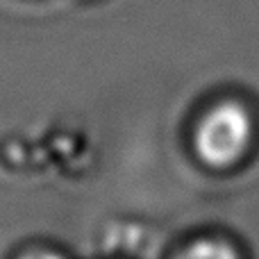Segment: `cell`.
I'll return each mask as SVG.
<instances>
[{
    "label": "cell",
    "mask_w": 259,
    "mask_h": 259,
    "mask_svg": "<svg viewBox=\"0 0 259 259\" xmlns=\"http://www.w3.org/2000/svg\"><path fill=\"white\" fill-rule=\"evenodd\" d=\"M252 143V118L239 103H221L202 116L193 146L202 164L228 168L243 159Z\"/></svg>",
    "instance_id": "cell-1"
},
{
    "label": "cell",
    "mask_w": 259,
    "mask_h": 259,
    "mask_svg": "<svg viewBox=\"0 0 259 259\" xmlns=\"http://www.w3.org/2000/svg\"><path fill=\"white\" fill-rule=\"evenodd\" d=\"M175 259H239V255L230 243L216 241V239H202V241L187 246Z\"/></svg>",
    "instance_id": "cell-2"
},
{
    "label": "cell",
    "mask_w": 259,
    "mask_h": 259,
    "mask_svg": "<svg viewBox=\"0 0 259 259\" xmlns=\"http://www.w3.org/2000/svg\"><path fill=\"white\" fill-rule=\"evenodd\" d=\"M14 259H66V257L59 255L57 250H50V248L36 246V248H27V250L18 252Z\"/></svg>",
    "instance_id": "cell-3"
}]
</instances>
